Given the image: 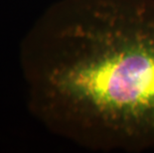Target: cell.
<instances>
[{
  "label": "cell",
  "mask_w": 154,
  "mask_h": 153,
  "mask_svg": "<svg viewBox=\"0 0 154 153\" xmlns=\"http://www.w3.org/2000/svg\"><path fill=\"white\" fill-rule=\"evenodd\" d=\"M32 113L97 152L154 149V0H59L24 39Z\"/></svg>",
  "instance_id": "6da1fadb"
}]
</instances>
